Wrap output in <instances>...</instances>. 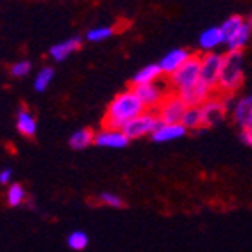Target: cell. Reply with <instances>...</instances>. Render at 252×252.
<instances>
[{
  "label": "cell",
  "mask_w": 252,
  "mask_h": 252,
  "mask_svg": "<svg viewBox=\"0 0 252 252\" xmlns=\"http://www.w3.org/2000/svg\"><path fill=\"white\" fill-rule=\"evenodd\" d=\"M147 109L140 102V98H138V94L135 93L133 88H128V90H123L121 93H118L109 102L105 114L102 118V126L103 128L123 130L126 123H130L131 119L140 116Z\"/></svg>",
  "instance_id": "cell-1"
},
{
  "label": "cell",
  "mask_w": 252,
  "mask_h": 252,
  "mask_svg": "<svg viewBox=\"0 0 252 252\" xmlns=\"http://www.w3.org/2000/svg\"><path fill=\"white\" fill-rule=\"evenodd\" d=\"M244 70H245L244 51H226L222 74H220L219 86H217V93L235 96L236 91H240V88L244 86V79H245Z\"/></svg>",
  "instance_id": "cell-2"
},
{
  "label": "cell",
  "mask_w": 252,
  "mask_h": 252,
  "mask_svg": "<svg viewBox=\"0 0 252 252\" xmlns=\"http://www.w3.org/2000/svg\"><path fill=\"white\" fill-rule=\"evenodd\" d=\"M220 28L226 39V51H244L252 39V28L244 16H228Z\"/></svg>",
  "instance_id": "cell-3"
},
{
  "label": "cell",
  "mask_w": 252,
  "mask_h": 252,
  "mask_svg": "<svg viewBox=\"0 0 252 252\" xmlns=\"http://www.w3.org/2000/svg\"><path fill=\"white\" fill-rule=\"evenodd\" d=\"M233 98H235V96L220 94L216 91V93L200 107L205 128H214V126L220 125V123L228 118V114L233 109V103H235Z\"/></svg>",
  "instance_id": "cell-4"
},
{
  "label": "cell",
  "mask_w": 252,
  "mask_h": 252,
  "mask_svg": "<svg viewBox=\"0 0 252 252\" xmlns=\"http://www.w3.org/2000/svg\"><path fill=\"white\" fill-rule=\"evenodd\" d=\"M200 65H201V55L193 53L189 56L188 62L179 68L175 74H172L168 79L170 90L172 91H182L186 88H191L200 81Z\"/></svg>",
  "instance_id": "cell-5"
},
{
  "label": "cell",
  "mask_w": 252,
  "mask_h": 252,
  "mask_svg": "<svg viewBox=\"0 0 252 252\" xmlns=\"http://www.w3.org/2000/svg\"><path fill=\"white\" fill-rule=\"evenodd\" d=\"M222 65H224V53H201V65H200V81L217 91L219 79L222 74Z\"/></svg>",
  "instance_id": "cell-6"
},
{
  "label": "cell",
  "mask_w": 252,
  "mask_h": 252,
  "mask_svg": "<svg viewBox=\"0 0 252 252\" xmlns=\"http://www.w3.org/2000/svg\"><path fill=\"white\" fill-rule=\"evenodd\" d=\"M159 123L161 121H159V118H158L156 110L147 109L146 112H142L140 116L133 118L130 123H126L123 131H125L126 137L130 138V140H138V138L151 137Z\"/></svg>",
  "instance_id": "cell-7"
},
{
  "label": "cell",
  "mask_w": 252,
  "mask_h": 252,
  "mask_svg": "<svg viewBox=\"0 0 252 252\" xmlns=\"http://www.w3.org/2000/svg\"><path fill=\"white\" fill-rule=\"evenodd\" d=\"M188 110V103L181 98L177 91H170L163 102L158 105L156 114L161 123H181L182 116Z\"/></svg>",
  "instance_id": "cell-8"
},
{
  "label": "cell",
  "mask_w": 252,
  "mask_h": 252,
  "mask_svg": "<svg viewBox=\"0 0 252 252\" xmlns=\"http://www.w3.org/2000/svg\"><path fill=\"white\" fill-rule=\"evenodd\" d=\"M133 90L138 94L140 102L144 103V107L149 110H156L158 105L163 102V98L172 91L168 81H166V84H163L161 81L151 84H140V86H135Z\"/></svg>",
  "instance_id": "cell-9"
},
{
  "label": "cell",
  "mask_w": 252,
  "mask_h": 252,
  "mask_svg": "<svg viewBox=\"0 0 252 252\" xmlns=\"http://www.w3.org/2000/svg\"><path fill=\"white\" fill-rule=\"evenodd\" d=\"M130 138L118 128H103L94 133V146L105 147V149H125L130 144Z\"/></svg>",
  "instance_id": "cell-10"
},
{
  "label": "cell",
  "mask_w": 252,
  "mask_h": 252,
  "mask_svg": "<svg viewBox=\"0 0 252 252\" xmlns=\"http://www.w3.org/2000/svg\"><path fill=\"white\" fill-rule=\"evenodd\" d=\"M231 118L233 123L240 128V131L252 130V93L235 100L231 109Z\"/></svg>",
  "instance_id": "cell-11"
},
{
  "label": "cell",
  "mask_w": 252,
  "mask_h": 252,
  "mask_svg": "<svg viewBox=\"0 0 252 252\" xmlns=\"http://www.w3.org/2000/svg\"><path fill=\"white\" fill-rule=\"evenodd\" d=\"M191 55H193V53L188 51L186 47H175V49H170L166 55H163L161 60L158 62V65H159V68H161L163 75H165V77H170V75L175 74V72L188 62V58Z\"/></svg>",
  "instance_id": "cell-12"
},
{
  "label": "cell",
  "mask_w": 252,
  "mask_h": 252,
  "mask_svg": "<svg viewBox=\"0 0 252 252\" xmlns=\"http://www.w3.org/2000/svg\"><path fill=\"white\" fill-rule=\"evenodd\" d=\"M186 135H188V128L182 123H159L151 138L156 144H166V142L181 140Z\"/></svg>",
  "instance_id": "cell-13"
},
{
  "label": "cell",
  "mask_w": 252,
  "mask_h": 252,
  "mask_svg": "<svg viewBox=\"0 0 252 252\" xmlns=\"http://www.w3.org/2000/svg\"><path fill=\"white\" fill-rule=\"evenodd\" d=\"M222 46H226V39L220 25L219 27L205 28L198 37V47H200L201 53H214Z\"/></svg>",
  "instance_id": "cell-14"
},
{
  "label": "cell",
  "mask_w": 252,
  "mask_h": 252,
  "mask_svg": "<svg viewBox=\"0 0 252 252\" xmlns=\"http://www.w3.org/2000/svg\"><path fill=\"white\" fill-rule=\"evenodd\" d=\"M214 93H216V91H214L212 88L207 86V84H203L201 81H198L194 86L179 91L181 98L188 103V107H201Z\"/></svg>",
  "instance_id": "cell-15"
},
{
  "label": "cell",
  "mask_w": 252,
  "mask_h": 252,
  "mask_svg": "<svg viewBox=\"0 0 252 252\" xmlns=\"http://www.w3.org/2000/svg\"><path fill=\"white\" fill-rule=\"evenodd\" d=\"M81 46H83V37H79V35L68 37V39L62 40V42L49 47V56H51L55 62H65L68 56L77 53L79 49H81Z\"/></svg>",
  "instance_id": "cell-16"
},
{
  "label": "cell",
  "mask_w": 252,
  "mask_h": 252,
  "mask_svg": "<svg viewBox=\"0 0 252 252\" xmlns=\"http://www.w3.org/2000/svg\"><path fill=\"white\" fill-rule=\"evenodd\" d=\"M165 77L159 68L158 63H149L146 67H142L140 70H137L131 77V88L140 86V84H151V83H158Z\"/></svg>",
  "instance_id": "cell-17"
},
{
  "label": "cell",
  "mask_w": 252,
  "mask_h": 252,
  "mask_svg": "<svg viewBox=\"0 0 252 252\" xmlns=\"http://www.w3.org/2000/svg\"><path fill=\"white\" fill-rule=\"evenodd\" d=\"M16 128H18V131H20L23 137H33V135L37 133V119L33 118V114H32L28 109H20V112H18V116H16Z\"/></svg>",
  "instance_id": "cell-18"
},
{
  "label": "cell",
  "mask_w": 252,
  "mask_h": 252,
  "mask_svg": "<svg viewBox=\"0 0 252 252\" xmlns=\"http://www.w3.org/2000/svg\"><path fill=\"white\" fill-rule=\"evenodd\" d=\"M94 144V131L90 128H83V130H77L68 137V146L74 151H83L86 147L93 146Z\"/></svg>",
  "instance_id": "cell-19"
},
{
  "label": "cell",
  "mask_w": 252,
  "mask_h": 252,
  "mask_svg": "<svg viewBox=\"0 0 252 252\" xmlns=\"http://www.w3.org/2000/svg\"><path fill=\"white\" fill-rule=\"evenodd\" d=\"M182 125L188 128V131H198L203 126V116H201V109L200 107H188V110L182 116Z\"/></svg>",
  "instance_id": "cell-20"
},
{
  "label": "cell",
  "mask_w": 252,
  "mask_h": 252,
  "mask_svg": "<svg viewBox=\"0 0 252 252\" xmlns=\"http://www.w3.org/2000/svg\"><path fill=\"white\" fill-rule=\"evenodd\" d=\"M53 77H55V70L51 67H44L42 70L37 72L35 79H33V90L37 93H44L49 88V84H51Z\"/></svg>",
  "instance_id": "cell-21"
},
{
  "label": "cell",
  "mask_w": 252,
  "mask_h": 252,
  "mask_svg": "<svg viewBox=\"0 0 252 252\" xmlns=\"http://www.w3.org/2000/svg\"><path fill=\"white\" fill-rule=\"evenodd\" d=\"M114 28L112 27H94V28H90V30L86 32V40L88 42H103V40L110 39V37L114 35Z\"/></svg>",
  "instance_id": "cell-22"
},
{
  "label": "cell",
  "mask_w": 252,
  "mask_h": 252,
  "mask_svg": "<svg viewBox=\"0 0 252 252\" xmlns=\"http://www.w3.org/2000/svg\"><path fill=\"white\" fill-rule=\"evenodd\" d=\"M27 198L25 188L18 182H11L7 188V205L9 207H20Z\"/></svg>",
  "instance_id": "cell-23"
},
{
  "label": "cell",
  "mask_w": 252,
  "mask_h": 252,
  "mask_svg": "<svg viewBox=\"0 0 252 252\" xmlns=\"http://www.w3.org/2000/svg\"><path fill=\"white\" fill-rule=\"evenodd\" d=\"M88 235L84 231H72L70 235L67 236V245L72 249V251H84L88 247Z\"/></svg>",
  "instance_id": "cell-24"
},
{
  "label": "cell",
  "mask_w": 252,
  "mask_h": 252,
  "mask_svg": "<svg viewBox=\"0 0 252 252\" xmlns=\"http://www.w3.org/2000/svg\"><path fill=\"white\" fill-rule=\"evenodd\" d=\"M32 70V62L28 60H20V62H16L11 65L9 72H11L12 77H27Z\"/></svg>",
  "instance_id": "cell-25"
},
{
  "label": "cell",
  "mask_w": 252,
  "mask_h": 252,
  "mask_svg": "<svg viewBox=\"0 0 252 252\" xmlns=\"http://www.w3.org/2000/svg\"><path fill=\"white\" fill-rule=\"evenodd\" d=\"M98 200L100 203L105 205V207H110V209H121V207H125L123 198L116 193H102L98 196Z\"/></svg>",
  "instance_id": "cell-26"
},
{
  "label": "cell",
  "mask_w": 252,
  "mask_h": 252,
  "mask_svg": "<svg viewBox=\"0 0 252 252\" xmlns=\"http://www.w3.org/2000/svg\"><path fill=\"white\" fill-rule=\"evenodd\" d=\"M11 181H12V170L11 168L0 170V184H11Z\"/></svg>",
  "instance_id": "cell-27"
},
{
  "label": "cell",
  "mask_w": 252,
  "mask_h": 252,
  "mask_svg": "<svg viewBox=\"0 0 252 252\" xmlns=\"http://www.w3.org/2000/svg\"><path fill=\"white\" fill-rule=\"evenodd\" d=\"M240 138L244 144H247V146L252 147V130H242L240 131Z\"/></svg>",
  "instance_id": "cell-28"
},
{
  "label": "cell",
  "mask_w": 252,
  "mask_h": 252,
  "mask_svg": "<svg viewBox=\"0 0 252 252\" xmlns=\"http://www.w3.org/2000/svg\"><path fill=\"white\" fill-rule=\"evenodd\" d=\"M245 20H247V23L251 25V28H252V12L249 14V18H245Z\"/></svg>",
  "instance_id": "cell-29"
}]
</instances>
